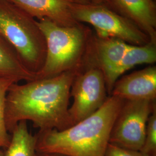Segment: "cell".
Wrapping results in <instances>:
<instances>
[{
  "mask_svg": "<svg viewBox=\"0 0 156 156\" xmlns=\"http://www.w3.org/2000/svg\"><path fill=\"white\" fill-rule=\"evenodd\" d=\"M81 69L24 84H12L6 97L8 131L11 134L21 121L31 122L39 131H62L73 126L69 113L70 90L73 79Z\"/></svg>",
  "mask_w": 156,
  "mask_h": 156,
  "instance_id": "obj_1",
  "label": "cell"
},
{
  "mask_svg": "<svg viewBox=\"0 0 156 156\" xmlns=\"http://www.w3.org/2000/svg\"><path fill=\"white\" fill-rule=\"evenodd\" d=\"M124 100L109 96L97 111L62 131H39L36 151L67 156H105L112 128Z\"/></svg>",
  "mask_w": 156,
  "mask_h": 156,
  "instance_id": "obj_2",
  "label": "cell"
},
{
  "mask_svg": "<svg viewBox=\"0 0 156 156\" xmlns=\"http://www.w3.org/2000/svg\"><path fill=\"white\" fill-rule=\"evenodd\" d=\"M38 25L44 34L46 56L44 66L36 79L48 78L83 66V60L93 34L82 23L62 26L48 19Z\"/></svg>",
  "mask_w": 156,
  "mask_h": 156,
  "instance_id": "obj_3",
  "label": "cell"
},
{
  "mask_svg": "<svg viewBox=\"0 0 156 156\" xmlns=\"http://www.w3.org/2000/svg\"><path fill=\"white\" fill-rule=\"evenodd\" d=\"M0 35L30 72L37 75L41 71L46 56L44 34L33 17L8 0H0Z\"/></svg>",
  "mask_w": 156,
  "mask_h": 156,
  "instance_id": "obj_4",
  "label": "cell"
},
{
  "mask_svg": "<svg viewBox=\"0 0 156 156\" xmlns=\"http://www.w3.org/2000/svg\"><path fill=\"white\" fill-rule=\"evenodd\" d=\"M71 12L76 22L93 26L98 37L115 38L134 46L144 45L151 41L149 37L132 21L106 6L72 2Z\"/></svg>",
  "mask_w": 156,
  "mask_h": 156,
  "instance_id": "obj_5",
  "label": "cell"
},
{
  "mask_svg": "<svg viewBox=\"0 0 156 156\" xmlns=\"http://www.w3.org/2000/svg\"><path fill=\"white\" fill-rule=\"evenodd\" d=\"M155 108L156 101L124 100L112 128L109 144L141 151L147 122Z\"/></svg>",
  "mask_w": 156,
  "mask_h": 156,
  "instance_id": "obj_6",
  "label": "cell"
},
{
  "mask_svg": "<svg viewBox=\"0 0 156 156\" xmlns=\"http://www.w3.org/2000/svg\"><path fill=\"white\" fill-rule=\"evenodd\" d=\"M109 95L104 75L97 67H83L73 80L70 90L73 104L69 113L73 125L97 111Z\"/></svg>",
  "mask_w": 156,
  "mask_h": 156,
  "instance_id": "obj_7",
  "label": "cell"
},
{
  "mask_svg": "<svg viewBox=\"0 0 156 156\" xmlns=\"http://www.w3.org/2000/svg\"><path fill=\"white\" fill-rule=\"evenodd\" d=\"M131 45L115 38H100L93 34L84 56V67L92 66L102 72L108 94L111 96L115 82L113 75Z\"/></svg>",
  "mask_w": 156,
  "mask_h": 156,
  "instance_id": "obj_8",
  "label": "cell"
},
{
  "mask_svg": "<svg viewBox=\"0 0 156 156\" xmlns=\"http://www.w3.org/2000/svg\"><path fill=\"white\" fill-rule=\"evenodd\" d=\"M112 96L124 100L156 101V67L151 66L118 79Z\"/></svg>",
  "mask_w": 156,
  "mask_h": 156,
  "instance_id": "obj_9",
  "label": "cell"
},
{
  "mask_svg": "<svg viewBox=\"0 0 156 156\" xmlns=\"http://www.w3.org/2000/svg\"><path fill=\"white\" fill-rule=\"evenodd\" d=\"M38 20L48 19L62 26L78 23L71 12V0H8Z\"/></svg>",
  "mask_w": 156,
  "mask_h": 156,
  "instance_id": "obj_10",
  "label": "cell"
},
{
  "mask_svg": "<svg viewBox=\"0 0 156 156\" xmlns=\"http://www.w3.org/2000/svg\"><path fill=\"white\" fill-rule=\"evenodd\" d=\"M155 0H110L111 9L130 20L156 42Z\"/></svg>",
  "mask_w": 156,
  "mask_h": 156,
  "instance_id": "obj_11",
  "label": "cell"
},
{
  "mask_svg": "<svg viewBox=\"0 0 156 156\" xmlns=\"http://www.w3.org/2000/svg\"><path fill=\"white\" fill-rule=\"evenodd\" d=\"M0 78L15 83L36 79V75L24 66L16 51L0 35Z\"/></svg>",
  "mask_w": 156,
  "mask_h": 156,
  "instance_id": "obj_12",
  "label": "cell"
},
{
  "mask_svg": "<svg viewBox=\"0 0 156 156\" xmlns=\"http://www.w3.org/2000/svg\"><path fill=\"white\" fill-rule=\"evenodd\" d=\"M156 62V42L151 41L141 46L131 45L124 55L113 75L115 82L124 73L142 64H152Z\"/></svg>",
  "mask_w": 156,
  "mask_h": 156,
  "instance_id": "obj_13",
  "label": "cell"
},
{
  "mask_svg": "<svg viewBox=\"0 0 156 156\" xmlns=\"http://www.w3.org/2000/svg\"><path fill=\"white\" fill-rule=\"evenodd\" d=\"M11 134V140L5 149V156H35L36 136L29 131L26 121L19 122Z\"/></svg>",
  "mask_w": 156,
  "mask_h": 156,
  "instance_id": "obj_14",
  "label": "cell"
},
{
  "mask_svg": "<svg viewBox=\"0 0 156 156\" xmlns=\"http://www.w3.org/2000/svg\"><path fill=\"white\" fill-rule=\"evenodd\" d=\"M13 80L8 79L0 78V147L6 149L11 140V134L6 127L5 121L6 97Z\"/></svg>",
  "mask_w": 156,
  "mask_h": 156,
  "instance_id": "obj_15",
  "label": "cell"
},
{
  "mask_svg": "<svg viewBox=\"0 0 156 156\" xmlns=\"http://www.w3.org/2000/svg\"><path fill=\"white\" fill-rule=\"evenodd\" d=\"M140 151L148 156H156V108L148 119L145 141Z\"/></svg>",
  "mask_w": 156,
  "mask_h": 156,
  "instance_id": "obj_16",
  "label": "cell"
},
{
  "mask_svg": "<svg viewBox=\"0 0 156 156\" xmlns=\"http://www.w3.org/2000/svg\"><path fill=\"white\" fill-rule=\"evenodd\" d=\"M105 156H149L140 151L124 149L109 144L106 148Z\"/></svg>",
  "mask_w": 156,
  "mask_h": 156,
  "instance_id": "obj_17",
  "label": "cell"
},
{
  "mask_svg": "<svg viewBox=\"0 0 156 156\" xmlns=\"http://www.w3.org/2000/svg\"><path fill=\"white\" fill-rule=\"evenodd\" d=\"M92 2L96 4H101L106 6V7L111 9L110 0H92Z\"/></svg>",
  "mask_w": 156,
  "mask_h": 156,
  "instance_id": "obj_18",
  "label": "cell"
},
{
  "mask_svg": "<svg viewBox=\"0 0 156 156\" xmlns=\"http://www.w3.org/2000/svg\"><path fill=\"white\" fill-rule=\"evenodd\" d=\"M35 156H67L62 154L55 153H43V152H36Z\"/></svg>",
  "mask_w": 156,
  "mask_h": 156,
  "instance_id": "obj_19",
  "label": "cell"
},
{
  "mask_svg": "<svg viewBox=\"0 0 156 156\" xmlns=\"http://www.w3.org/2000/svg\"><path fill=\"white\" fill-rule=\"evenodd\" d=\"M73 2L78 3V4H91L92 2V0H71Z\"/></svg>",
  "mask_w": 156,
  "mask_h": 156,
  "instance_id": "obj_20",
  "label": "cell"
},
{
  "mask_svg": "<svg viewBox=\"0 0 156 156\" xmlns=\"http://www.w3.org/2000/svg\"><path fill=\"white\" fill-rule=\"evenodd\" d=\"M0 156H5V151L0 149Z\"/></svg>",
  "mask_w": 156,
  "mask_h": 156,
  "instance_id": "obj_21",
  "label": "cell"
}]
</instances>
